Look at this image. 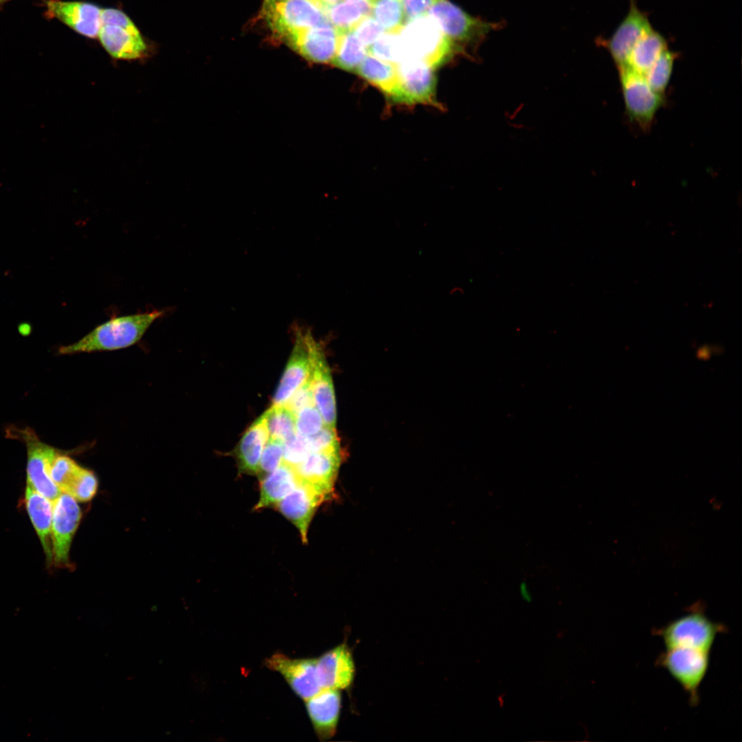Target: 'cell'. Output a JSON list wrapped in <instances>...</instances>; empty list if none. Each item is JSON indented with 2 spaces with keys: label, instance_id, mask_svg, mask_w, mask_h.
<instances>
[{
  "label": "cell",
  "instance_id": "30",
  "mask_svg": "<svg viewBox=\"0 0 742 742\" xmlns=\"http://www.w3.org/2000/svg\"><path fill=\"white\" fill-rule=\"evenodd\" d=\"M371 15L386 32H398L406 22L401 0H370Z\"/></svg>",
  "mask_w": 742,
  "mask_h": 742
},
{
  "label": "cell",
  "instance_id": "33",
  "mask_svg": "<svg viewBox=\"0 0 742 742\" xmlns=\"http://www.w3.org/2000/svg\"><path fill=\"white\" fill-rule=\"evenodd\" d=\"M82 469L70 457L58 451L50 468V477L61 492L67 493Z\"/></svg>",
  "mask_w": 742,
  "mask_h": 742
},
{
  "label": "cell",
  "instance_id": "20",
  "mask_svg": "<svg viewBox=\"0 0 742 742\" xmlns=\"http://www.w3.org/2000/svg\"><path fill=\"white\" fill-rule=\"evenodd\" d=\"M341 463L339 451L311 452L294 467L300 480L306 482L326 498L330 495Z\"/></svg>",
  "mask_w": 742,
  "mask_h": 742
},
{
  "label": "cell",
  "instance_id": "14",
  "mask_svg": "<svg viewBox=\"0 0 742 742\" xmlns=\"http://www.w3.org/2000/svg\"><path fill=\"white\" fill-rule=\"evenodd\" d=\"M265 665L279 673L293 691L304 700L322 689L317 677L315 658H291L276 653L265 660Z\"/></svg>",
  "mask_w": 742,
  "mask_h": 742
},
{
  "label": "cell",
  "instance_id": "2",
  "mask_svg": "<svg viewBox=\"0 0 742 742\" xmlns=\"http://www.w3.org/2000/svg\"><path fill=\"white\" fill-rule=\"evenodd\" d=\"M405 59L421 60L433 68L457 53L454 47L427 14L407 21L399 30Z\"/></svg>",
  "mask_w": 742,
  "mask_h": 742
},
{
  "label": "cell",
  "instance_id": "29",
  "mask_svg": "<svg viewBox=\"0 0 742 742\" xmlns=\"http://www.w3.org/2000/svg\"><path fill=\"white\" fill-rule=\"evenodd\" d=\"M263 416L269 438L284 442L296 433L295 415L285 405H273Z\"/></svg>",
  "mask_w": 742,
  "mask_h": 742
},
{
  "label": "cell",
  "instance_id": "6",
  "mask_svg": "<svg viewBox=\"0 0 742 742\" xmlns=\"http://www.w3.org/2000/svg\"><path fill=\"white\" fill-rule=\"evenodd\" d=\"M262 13L273 33L282 40L328 21L317 1L265 0Z\"/></svg>",
  "mask_w": 742,
  "mask_h": 742
},
{
  "label": "cell",
  "instance_id": "10",
  "mask_svg": "<svg viewBox=\"0 0 742 742\" xmlns=\"http://www.w3.org/2000/svg\"><path fill=\"white\" fill-rule=\"evenodd\" d=\"M43 16L56 19L86 38H98L102 8L85 1L41 0Z\"/></svg>",
  "mask_w": 742,
  "mask_h": 742
},
{
  "label": "cell",
  "instance_id": "18",
  "mask_svg": "<svg viewBox=\"0 0 742 742\" xmlns=\"http://www.w3.org/2000/svg\"><path fill=\"white\" fill-rule=\"evenodd\" d=\"M317 673L322 688L347 689L355 675L350 648L346 642L327 651L317 659Z\"/></svg>",
  "mask_w": 742,
  "mask_h": 742
},
{
  "label": "cell",
  "instance_id": "37",
  "mask_svg": "<svg viewBox=\"0 0 742 742\" xmlns=\"http://www.w3.org/2000/svg\"><path fill=\"white\" fill-rule=\"evenodd\" d=\"M305 437L311 452L340 450L335 428L324 425L315 434Z\"/></svg>",
  "mask_w": 742,
  "mask_h": 742
},
{
  "label": "cell",
  "instance_id": "13",
  "mask_svg": "<svg viewBox=\"0 0 742 742\" xmlns=\"http://www.w3.org/2000/svg\"><path fill=\"white\" fill-rule=\"evenodd\" d=\"M396 65L398 91L395 101L407 104L426 103L434 95V68L416 59L406 58Z\"/></svg>",
  "mask_w": 742,
  "mask_h": 742
},
{
  "label": "cell",
  "instance_id": "38",
  "mask_svg": "<svg viewBox=\"0 0 742 742\" xmlns=\"http://www.w3.org/2000/svg\"><path fill=\"white\" fill-rule=\"evenodd\" d=\"M283 462V442L269 438L262 450L259 473L267 475Z\"/></svg>",
  "mask_w": 742,
  "mask_h": 742
},
{
  "label": "cell",
  "instance_id": "41",
  "mask_svg": "<svg viewBox=\"0 0 742 742\" xmlns=\"http://www.w3.org/2000/svg\"><path fill=\"white\" fill-rule=\"evenodd\" d=\"M438 0H401L406 21L426 15Z\"/></svg>",
  "mask_w": 742,
  "mask_h": 742
},
{
  "label": "cell",
  "instance_id": "15",
  "mask_svg": "<svg viewBox=\"0 0 742 742\" xmlns=\"http://www.w3.org/2000/svg\"><path fill=\"white\" fill-rule=\"evenodd\" d=\"M339 32L326 21L292 34L283 41L308 60L327 63L336 54Z\"/></svg>",
  "mask_w": 742,
  "mask_h": 742
},
{
  "label": "cell",
  "instance_id": "35",
  "mask_svg": "<svg viewBox=\"0 0 742 742\" xmlns=\"http://www.w3.org/2000/svg\"><path fill=\"white\" fill-rule=\"evenodd\" d=\"M324 425L323 418L315 405L303 408L295 415L296 432L301 436L315 434Z\"/></svg>",
  "mask_w": 742,
  "mask_h": 742
},
{
  "label": "cell",
  "instance_id": "4",
  "mask_svg": "<svg viewBox=\"0 0 742 742\" xmlns=\"http://www.w3.org/2000/svg\"><path fill=\"white\" fill-rule=\"evenodd\" d=\"M726 631L724 625L711 620L701 605H694L688 612L655 629L665 649L686 647L710 652L717 636Z\"/></svg>",
  "mask_w": 742,
  "mask_h": 742
},
{
  "label": "cell",
  "instance_id": "21",
  "mask_svg": "<svg viewBox=\"0 0 742 742\" xmlns=\"http://www.w3.org/2000/svg\"><path fill=\"white\" fill-rule=\"evenodd\" d=\"M309 719L317 737L322 740L333 737L339 719L341 696L339 690L322 688L305 700Z\"/></svg>",
  "mask_w": 742,
  "mask_h": 742
},
{
  "label": "cell",
  "instance_id": "5",
  "mask_svg": "<svg viewBox=\"0 0 742 742\" xmlns=\"http://www.w3.org/2000/svg\"><path fill=\"white\" fill-rule=\"evenodd\" d=\"M438 24L457 52L477 47L499 24L473 17L449 0H438L427 14Z\"/></svg>",
  "mask_w": 742,
  "mask_h": 742
},
{
  "label": "cell",
  "instance_id": "19",
  "mask_svg": "<svg viewBox=\"0 0 742 742\" xmlns=\"http://www.w3.org/2000/svg\"><path fill=\"white\" fill-rule=\"evenodd\" d=\"M326 497L309 484L303 481L276 506V508L298 529L304 543L313 516Z\"/></svg>",
  "mask_w": 742,
  "mask_h": 742
},
{
  "label": "cell",
  "instance_id": "39",
  "mask_svg": "<svg viewBox=\"0 0 742 742\" xmlns=\"http://www.w3.org/2000/svg\"><path fill=\"white\" fill-rule=\"evenodd\" d=\"M352 31L367 50L384 33L383 28L372 15L363 18Z\"/></svg>",
  "mask_w": 742,
  "mask_h": 742
},
{
  "label": "cell",
  "instance_id": "28",
  "mask_svg": "<svg viewBox=\"0 0 742 742\" xmlns=\"http://www.w3.org/2000/svg\"><path fill=\"white\" fill-rule=\"evenodd\" d=\"M366 47L352 30L339 32V42L333 63L348 71H356L367 55Z\"/></svg>",
  "mask_w": 742,
  "mask_h": 742
},
{
  "label": "cell",
  "instance_id": "16",
  "mask_svg": "<svg viewBox=\"0 0 742 742\" xmlns=\"http://www.w3.org/2000/svg\"><path fill=\"white\" fill-rule=\"evenodd\" d=\"M309 380L314 403L325 425L335 428L337 407L332 376L323 350L315 339L311 348Z\"/></svg>",
  "mask_w": 742,
  "mask_h": 742
},
{
  "label": "cell",
  "instance_id": "34",
  "mask_svg": "<svg viewBox=\"0 0 742 742\" xmlns=\"http://www.w3.org/2000/svg\"><path fill=\"white\" fill-rule=\"evenodd\" d=\"M98 482L95 474L82 467L67 493L80 502H88L95 495Z\"/></svg>",
  "mask_w": 742,
  "mask_h": 742
},
{
  "label": "cell",
  "instance_id": "8",
  "mask_svg": "<svg viewBox=\"0 0 742 742\" xmlns=\"http://www.w3.org/2000/svg\"><path fill=\"white\" fill-rule=\"evenodd\" d=\"M8 434L22 440L27 447V484L54 502L62 493L50 477L52 462L59 451L41 442L30 428L10 427Z\"/></svg>",
  "mask_w": 742,
  "mask_h": 742
},
{
  "label": "cell",
  "instance_id": "24",
  "mask_svg": "<svg viewBox=\"0 0 742 742\" xmlns=\"http://www.w3.org/2000/svg\"><path fill=\"white\" fill-rule=\"evenodd\" d=\"M294 467L282 462L266 475L260 486V497L254 510L276 506L300 483Z\"/></svg>",
  "mask_w": 742,
  "mask_h": 742
},
{
  "label": "cell",
  "instance_id": "46",
  "mask_svg": "<svg viewBox=\"0 0 742 742\" xmlns=\"http://www.w3.org/2000/svg\"><path fill=\"white\" fill-rule=\"evenodd\" d=\"M311 1H317V0H311Z\"/></svg>",
  "mask_w": 742,
  "mask_h": 742
},
{
  "label": "cell",
  "instance_id": "32",
  "mask_svg": "<svg viewBox=\"0 0 742 742\" xmlns=\"http://www.w3.org/2000/svg\"><path fill=\"white\" fill-rule=\"evenodd\" d=\"M368 52L382 60L396 65L405 59L398 32H386L372 43Z\"/></svg>",
  "mask_w": 742,
  "mask_h": 742
},
{
  "label": "cell",
  "instance_id": "27",
  "mask_svg": "<svg viewBox=\"0 0 742 742\" xmlns=\"http://www.w3.org/2000/svg\"><path fill=\"white\" fill-rule=\"evenodd\" d=\"M328 21L339 31L352 30L365 16L371 15V5L341 1L324 8Z\"/></svg>",
  "mask_w": 742,
  "mask_h": 742
},
{
  "label": "cell",
  "instance_id": "9",
  "mask_svg": "<svg viewBox=\"0 0 742 742\" xmlns=\"http://www.w3.org/2000/svg\"><path fill=\"white\" fill-rule=\"evenodd\" d=\"M618 71L628 116L642 129H648L664 104L663 95L650 87L644 74L628 66L621 67Z\"/></svg>",
  "mask_w": 742,
  "mask_h": 742
},
{
  "label": "cell",
  "instance_id": "17",
  "mask_svg": "<svg viewBox=\"0 0 742 742\" xmlns=\"http://www.w3.org/2000/svg\"><path fill=\"white\" fill-rule=\"evenodd\" d=\"M652 29L648 17L631 0L629 12L605 43L618 69L627 65L629 54L639 39Z\"/></svg>",
  "mask_w": 742,
  "mask_h": 742
},
{
  "label": "cell",
  "instance_id": "44",
  "mask_svg": "<svg viewBox=\"0 0 742 742\" xmlns=\"http://www.w3.org/2000/svg\"><path fill=\"white\" fill-rule=\"evenodd\" d=\"M351 2H355L361 4H370V0H346Z\"/></svg>",
  "mask_w": 742,
  "mask_h": 742
},
{
  "label": "cell",
  "instance_id": "23",
  "mask_svg": "<svg viewBox=\"0 0 742 742\" xmlns=\"http://www.w3.org/2000/svg\"><path fill=\"white\" fill-rule=\"evenodd\" d=\"M25 502L30 520L43 546L46 561L50 565L53 561L51 538L53 502L27 484Z\"/></svg>",
  "mask_w": 742,
  "mask_h": 742
},
{
  "label": "cell",
  "instance_id": "42",
  "mask_svg": "<svg viewBox=\"0 0 742 742\" xmlns=\"http://www.w3.org/2000/svg\"><path fill=\"white\" fill-rule=\"evenodd\" d=\"M519 594L522 599L526 602L532 600V595L526 582H521L519 585Z\"/></svg>",
  "mask_w": 742,
  "mask_h": 742
},
{
  "label": "cell",
  "instance_id": "11",
  "mask_svg": "<svg viewBox=\"0 0 742 742\" xmlns=\"http://www.w3.org/2000/svg\"><path fill=\"white\" fill-rule=\"evenodd\" d=\"M82 517L76 499L62 492L53 502L51 538L53 561L57 566H67L74 535Z\"/></svg>",
  "mask_w": 742,
  "mask_h": 742
},
{
  "label": "cell",
  "instance_id": "40",
  "mask_svg": "<svg viewBox=\"0 0 742 742\" xmlns=\"http://www.w3.org/2000/svg\"><path fill=\"white\" fill-rule=\"evenodd\" d=\"M311 405H315V403L308 378V379L293 394L284 405L296 415L303 408Z\"/></svg>",
  "mask_w": 742,
  "mask_h": 742
},
{
  "label": "cell",
  "instance_id": "45",
  "mask_svg": "<svg viewBox=\"0 0 742 742\" xmlns=\"http://www.w3.org/2000/svg\"><path fill=\"white\" fill-rule=\"evenodd\" d=\"M10 1H12V0H0V10L2 9L3 6L6 3H8V2Z\"/></svg>",
  "mask_w": 742,
  "mask_h": 742
},
{
  "label": "cell",
  "instance_id": "12",
  "mask_svg": "<svg viewBox=\"0 0 742 742\" xmlns=\"http://www.w3.org/2000/svg\"><path fill=\"white\" fill-rule=\"evenodd\" d=\"M295 344L273 398V405H284L309 378L314 341L309 330L295 329Z\"/></svg>",
  "mask_w": 742,
  "mask_h": 742
},
{
  "label": "cell",
  "instance_id": "22",
  "mask_svg": "<svg viewBox=\"0 0 742 742\" xmlns=\"http://www.w3.org/2000/svg\"><path fill=\"white\" fill-rule=\"evenodd\" d=\"M269 438L262 414L245 431L236 447V456L240 472L249 475L259 473L262 452Z\"/></svg>",
  "mask_w": 742,
  "mask_h": 742
},
{
  "label": "cell",
  "instance_id": "43",
  "mask_svg": "<svg viewBox=\"0 0 742 742\" xmlns=\"http://www.w3.org/2000/svg\"><path fill=\"white\" fill-rule=\"evenodd\" d=\"M321 5L325 8L326 7L333 5L342 0H317Z\"/></svg>",
  "mask_w": 742,
  "mask_h": 742
},
{
  "label": "cell",
  "instance_id": "25",
  "mask_svg": "<svg viewBox=\"0 0 742 742\" xmlns=\"http://www.w3.org/2000/svg\"><path fill=\"white\" fill-rule=\"evenodd\" d=\"M357 74L396 100L398 78L396 65L367 54L356 70Z\"/></svg>",
  "mask_w": 742,
  "mask_h": 742
},
{
  "label": "cell",
  "instance_id": "36",
  "mask_svg": "<svg viewBox=\"0 0 742 742\" xmlns=\"http://www.w3.org/2000/svg\"><path fill=\"white\" fill-rule=\"evenodd\" d=\"M311 453L305 436L297 432L283 442V462L293 467L301 463Z\"/></svg>",
  "mask_w": 742,
  "mask_h": 742
},
{
  "label": "cell",
  "instance_id": "1",
  "mask_svg": "<svg viewBox=\"0 0 742 742\" xmlns=\"http://www.w3.org/2000/svg\"><path fill=\"white\" fill-rule=\"evenodd\" d=\"M164 310L116 317L95 328L78 341L59 349L63 355L115 350L135 344Z\"/></svg>",
  "mask_w": 742,
  "mask_h": 742
},
{
  "label": "cell",
  "instance_id": "26",
  "mask_svg": "<svg viewBox=\"0 0 742 742\" xmlns=\"http://www.w3.org/2000/svg\"><path fill=\"white\" fill-rule=\"evenodd\" d=\"M666 49L665 38L652 28L636 43L629 54L627 66L644 74Z\"/></svg>",
  "mask_w": 742,
  "mask_h": 742
},
{
  "label": "cell",
  "instance_id": "3",
  "mask_svg": "<svg viewBox=\"0 0 742 742\" xmlns=\"http://www.w3.org/2000/svg\"><path fill=\"white\" fill-rule=\"evenodd\" d=\"M98 38L113 59L139 60L149 55V45L139 28L124 12L117 8L102 9Z\"/></svg>",
  "mask_w": 742,
  "mask_h": 742
},
{
  "label": "cell",
  "instance_id": "7",
  "mask_svg": "<svg viewBox=\"0 0 742 742\" xmlns=\"http://www.w3.org/2000/svg\"><path fill=\"white\" fill-rule=\"evenodd\" d=\"M710 652L686 647L665 649L656 664L666 671L688 695L694 706L699 700V690L708 672Z\"/></svg>",
  "mask_w": 742,
  "mask_h": 742
},
{
  "label": "cell",
  "instance_id": "31",
  "mask_svg": "<svg viewBox=\"0 0 742 742\" xmlns=\"http://www.w3.org/2000/svg\"><path fill=\"white\" fill-rule=\"evenodd\" d=\"M676 56L675 52L666 49L644 74L650 87L661 95L669 83Z\"/></svg>",
  "mask_w": 742,
  "mask_h": 742
}]
</instances>
